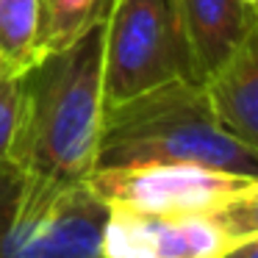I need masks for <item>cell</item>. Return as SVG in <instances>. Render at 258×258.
I'll return each instance as SVG.
<instances>
[{"label":"cell","mask_w":258,"mask_h":258,"mask_svg":"<svg viewBox=\"0 0 258 258\" xmlns=\"http://www.w3.org/2000/svg\"><path fill=\"white\" fill-rule=\"evenodd\" d=\"M103 20L25 75V106L9 161L56 180H89L103 122Z\"/></svg>","instance_id":"1"},{"label":"cell","mask_w":258,"mask_h":258,"mask_svg":"<svg viewBox=\"0 0 258 258\" xmlns=\"http://www.w3.org/2000/svg\"><path fill=\"white\" fill-rule=\"evenodd\" d=\"M197 164L258 178V147L222 128L203 84L175 78L131 100L103 106L95 169Z\"/></svg>","instance_id":"2"},{"label":"cell","mask_w":258,"mask_h":258,"mask_svg":"<svg viewBox=\"0 0 258 258\" xmlns=\"http://www.w3.org/2000/svg\"><path fill=\"white\" fill-rule=\"evenodd\" d=\"M108 206L89 180L0 167V258H103Z\"/></svg>","instance_id":"3"},{"label":"cell","mask_w":258,"mask_h":258,"mask_svg":"<svg viewBox=\"0 0 258 258\" xmlns=\"http://www.w3.org/2000/svg\"><path fill=\"white\" fill-rule=\"evenodd\" d=\"M100 73L106 106L175 78L191 81L172 0H108L103 12Z\"/></svg>","instance_id":"4"},{"label":"cell","mask_w":258,"mask_h":258,"mask_svg":"<svg viewBox=\"0 0 258 258\" xmlns=\"http://www.w3.org/2000/svg\"><path fill=\"white\" fill-rule=\"evenodd\" d=\"M258 236V195L217 214H139L108 208L103 258H222Z\"/></svg>","instance_id":"5"},{"label":"cell","mask_w":258,"mask_h":258,"mask_svg":"<svg viewBox=\"0 0 258 258\" xmlns=\"http://www.w3.org/2000/svg\"><path fill=\"white\" fill-rule=\"evenodd\" d=\"M89 186L108 208L139 214H217L258 195V178L197 164L95 169Z\"/></svg>","instance_id":"6"},{"label":"cell","mask_w":258,"mask_h":258,"mask_svg":"<svg viewBox=\"0 0 258 258\" xmlns=\"http://www.w3.org/2000/svg\"><path fill=\"white\" fill-rule=\"evenodd\" d=\"M172 6L195 84H203L241 42V36L258 25V12L247 9L241 0H172Z\"/></svg>","instance_id":"7"},{"label":"cell","mask_w":258,"mask_h":258,"mask_svg":"<svg viewBox=\"0 0 258 258\" xmlns=\"http://www.w3.org/2000/svg\"><path fill=\"white\" fill-rule=\"evenodd\" d=\"M217 122L250 147H258V25L203 81Z\"/></svg>","instance_id":"8"},{"label":"cell","mask_w":258,"mask_h":258,"mask_svg":"<svg viewBox=\"0 0 258 258\" xmlns=\"http://www.w3.org/2000/svg\"><path fill=\"white\" fill-rule=\"evenodd\" d=\"M108 0H39L36 64L50 53L70 47L103 20Z\"/></svg>","instance_id":"9"},{"label":"cell","mask_w":258,"mask_h":258,"mask_svg":"<svg viewBox=\"0 0 258 258\" xmlns=\"http://www.w3.org/2000/svg\"><path fill=\"white\" fill-rule=\"evenodd\" d=\"M39 0H0V73L28 75L36 67Z\"/></svg>","instance_id":"10"},{"label":"cell","mask_w":258,"mask_h":258,"mask_svg":"<svg viewBox=\"0 0 258 258\" xmlns=\"http://www.w3.org/2000/svg\"><path fill=\"white\" fill-rule=\"evenodd\" d=\"M25 106V75L0 73V167L12 156Z\"/></svg>","instance_id":"11"},{"label":"cell","mask_w":258,"mask_h":258,"mask_svg":"<svg viewBox=\"0 0 258 258\" xmlns=\"http://www.w3.org/2000/svg\"><path fill=\"white\" fill-rule=\"evenodd\" d=\"M222 258H258V236L255 239H244L239 244H233Z\"/></svg>","instance_id":"12"},{"label":"cell","mask_w":258,"mask_h":258,"mask_svg":"<svg viewBox=\"0 0 258 258\" xmlns=\"http://www.w3.org/2000/svg\"><path fill=\"white\" fill-rule=\"evenodd\" d=\"M241 3H244L247 9H255V12H258V0H241Z\"/></svg>","instance_id":"13"}]
</instances>
